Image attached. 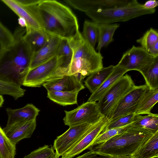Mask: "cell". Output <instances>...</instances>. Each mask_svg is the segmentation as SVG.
<instances>
[{"instance_id":"26","label":"cell","mask_w":158,"mask_h":158,"mask_svg":"<svg viewBox=\"0 0 158 158\" xmlns=\"http://www.w3.org/2000/svg\"><path fill=\"white\" fill-rule=\"evenodd\" d=\"M78 92L48 91L47 97L53 102L63 106L77 104Z\"/></svg>"},{"instance_id":"3","label":"cell","mask_w":158,"mask_h":158,"mask_svg":"<svg viewBox=\"0 0 158 158\" xmlns=\"http://www.w3.org/2000/svg\"><path fill=\"white\" fill-rule=\"evenodd\" d=\"M68 40L72 56L68 64L59 70L58 77L73 75L82 82L85 77L103 67L102 54L84 40L80 32Z\"/></svg>"},{"instance_id":"6","label":"cell","mask_w":158,"mask_h":158,"mask_svg":"<svg viewBox=\"0 0 158 158\" xmlns=\"http://www.w3.org/2000/svg\"><path fill=\"white\" fill-rule=\"evenodd\" d=\"M135 86L130 76L126 74L123 76L97 102L100 113L108 118L123 98Z\"/></svg>"},{"instance_id":"4","label":"cell","mask_w":158,"mask_h":158,"mask_svg":"<svg viewBox=\"0 0 158 158\" xmlns=\"http://www.w3.org/2000/svg\"><path fill=\"white\" fill-rule=\"evenodd\" d=\"M153 134L146 129L135 127L131 124L122 133L88 149L110 156H131Z\"/></svg>"},{"instance_id":"27","label":"cell","mask_w":158,"mask_h":158,"mask_svg":"<svg viewBox=\"0 0 158 158\" xmlns=\"http://www.w3.org/2000/svg\"><path fill=\"white\" fill-rule=\"evenodd\" d=\"M132 125L145 128L154 133L158 131V114L151 113L144 116L139 115Z\"/></svg>"},{"instance_id":"42","label":"cell","mask_w":158,"mask_h":158,"mask_svg":"<svg viewBox=\"0 0 158 158\" xmlns=\"http://www.w3.org/2000/svg\"><path fill=\"white\" fill-rule=\"evenodd\" d=\"M3 48H3L2 47L0 43V54H1Z\"/></svg>"},{"instance_id":"23","label":"cell","mask_w":158,"mask_h":158,"mask_svg":"<svg viewBox=\"0 0 158 158\" xmlns=\"http://www.w3.org/2000/svg\"><path fill=\"white\" fill-rule=\"evenodd\" d=\"M97 23L98 36L96 49L100 52L103 48L108 46L113 40V36L119 25L117 23Z\"/></svg>"},{"instance_id":"19","label":"cell","mask_w":158,"mask_h":158,"mask_svg":"<svg viewBox=\"0 0 158 158\" xmlns=\"http://www.w3.org/2000/svg\"><path fill=\"white\" fill-rule=\"evenodd\" d=\"M128 71L117 64L110 75L102 85L92 93L87 102L98 101L111 87Z\"/></svg>"},{"instance_id":"38","label":"cell","mask_w":158,"mask_h":158,"mask_svg":"<svg viewBox=\"0 0 158 158\" xmlns=\"http://www.w3.org/2000/svg\"><path fill=\"white\" fill-rule=\"evenodd\" d=\"M158 5V1L156 0H149L147 1L143 4V6L144 8L152 10L155 9V8Z\"/></svg>"},{"instance_id":"7","label":"cell","mask_w":158,"mask_h":158,"mask_svg":"<svg viewBox=\"0 0 158 158\" xmlns=\"http://www.w3.org/2000/svg\"><path fill=\"white\" fill-rule=\"evenodd\" d=\"M41 0H1L25 23L26 30L43 29L38 9Z\"/></svg>"},{"instance_id":"33","label":"cell","mask_w":158,"mask_h":158,"mask_svg":"<svg viewBox=\"0 0 158 158\" xmlns=\"http://www.w3.org/2000/svg\"><path fill=\"white\" fill-rule=\"evenodd\" d=\"M131 124L121 127L112 128L103 131L89 147L106 141L113 136L124 131Z\"/></svg>"},{"instance_id":"32","label":"cell","mask_w":158,"mask_h":158,"mask_svg":"<svg viewBox=\"0 0 158 158\" xmlns=\"http://www.w3.org/2000/svg\"><path fill=\"white\" fill-rule=\"evenodd\" d=\"M139 115L134 113H131L110 120L109 121L103 131L112 128L121 127L131 124L136 121Z\"/></svg>"},{"instance_id":"18","label":"cell","mask_w":158,"mask_h":158,"mask_svg":"<svg viewBox=\"0 0 158 158\" xmlns=\"http://www.w3.org/2000/svg\"><path fill=\"white\" fill-rule=\"evenodd\" d=\"M36 127V119L4 127L3 130L7 137L16 145L21 140L31 137Z\"/></svg>"},{"instance_id":"15","label":"cell","mask_w":158,"mask_h":158,"mask_svg":"<svg viewBox=\"0 0 158 158\" xmlns=\"http://www.w3.org/2000/svg\"><path fill=\"white\" fill-rule=\"evenodd\" d=\"M42 85L48 91L78 92L85 88L82 82L73 75H64L47 81Z\"/></svg>"},{"instance_id":"9","label":"cell","mask_w":158,"mask_h":158,"mask_svg":"<svg viewBox=\"0 0 158 158\" xmlns=\"http://www.w3.org/2000/svg\"><path fill=\"white\" fill-rule=\"evenodd\" d=\"M65 116L63 120L65 125L69 127L83 124H93L104 116L100 112L98 103L87 102L74 110H64Z\"/></svg>"},{"instance_id":"34","label":"cell","mask_w":158,"mask_h":158,"mask_svg":"<svg viewBox=\"0 0 158 158\" xmlns=\"http://www.w3.org/2000/svg\"><path fill=\"white\" fill-rule=\"evenodd\" d=\"M72 51L68 40L62 39L58 50L57 56H61L64 59V62L60 67L61 69L65 67L70 62L72 56Z\"/></svg>"},{"instance_id":"28","label":"cell","mask_w":158,"mask_h":158,"mask_svg":"<svg viewBox=\"0 0 158 158\" xmlns=\"http://www.w3.org/2000/svg\"><path fill=\"white\" fill-rule=\"evenodd\" d=\"M81 34L84 40L93 48H95L98 40L97 23L85 20L83 24L82 33Z\"/></svg>"},{"instance_id":"20","label":"cell","mask_w":158,"mask_h":158,"mask_svg":"<svg viewBox=\"0 0 158 158\" xmlns=\"http://www.w3.org/2000/svg\"><path fill=\"white\" fill-rule=\"evenodd\" d=\"M52 35L42 29L26 30L23 38L34 52L41 48Z\"/></svg>"},{"instance_id":"22","label":"cell","mask_w":158,"mask_h":158,"mask_svg":"<svg viewBox=\"0 0 158 158\" xmlns=\"http://www.w3.org/2000/svg\"><path fill=\"white\" fill-rule=\"evenodd\" d=\"M114 66L103 67L91 74L84 81L85 85L92 94L99 88L112 72Z\"/></svg>"},{"instance_id":"39","label":"cell","mask_w":158,"mask_h":158,"mask_svg":"<svg viewBox=\"0 0 158 158\" xmlns=\"http://www.w3.org/2000/svg\"><path fill=\"white\" fill-rule=\"evenodd\" d=\"M110 158H134L131 156H111Z\"/></svg>"},{"instance_id":"24","label":"cell","mask_w":158,"mask_h":158,"mask_svg":"<svg viewBox=\"0 0 158 158\" xmlns=\"http://www.w3.org/2000/svg\"><path fill=\"white\" fill-rule=\"evenodd\" d=\"M158 101V88L149 90L141 98L135 114L138 115L148 114Z\"/></svg>"},{"instance_id":"16","label":"cell","mask_w":158,"mask_h":158,"mask_svg":"<svg viewBox=\"0 0 158 158\" xmlns=\"http://www.w3.org/2000/svg\"><path fill=\"white\" fill-rule=\"evenodd\" d=\"M6 110L8 116L6 127L36 119L40 111L38 108L32 104H27L24 106L17 109L7 108Z\"/></svg>"},{"instance_id":"13","label":"cell","mask_w":158,"mask_h":158,"mask_svg":"<svg viewBox=\"0 0 158 158\" xmlns=\"http://www.w3.org/2000/svg\"><path fill=\"white\" fill-rule=\"evenodd\" d=\"M109 122L108 118L104 117L94 123L87 134L72 148L62 156L61 158H72L88 149L103 131Z\"/></svg>"},{"instance_id":"36","label":"cell","mask_w":158,"mask_h":158,"mask_svg":"<svg viewBox=\"0 0 158 158\" xmlns=\"http://www.w3.org/2000/svg\"><path fill=\"white\" fill-rule=\"evenodd\" d=\"M54 153L52 146L45 145L31 152L23 158H48Z\"/></svg>"},{"instance_id":"12","label":"cell","mask_w":158,"mask_h":158,"mask_svg":"<svg viewBox=\"0 0 158 158\" xmlns=\"http://www.w3.org/2000/svg\"><path fill=\"white\" fill-rule=\"evenodd\" d=\"M148 89L145 84L135 85L121 101L108 118L109 121L124 115L135 114L141 98Z\"/></svg>"},{"instance_id":"2","label":"cell","mask_w":158,"mask_h":158,"mask_svg":"<svg viewBox=\"0 0 158 158\" xmlns=\"http://www.w3.org/2000/svg\"><path fill=\"white\" fill-rule=\"evenodd\" d=\"M38 6L43 29L51 35L69 40L80 32L76 16L66 6L56 0H41Z\"/></svg>"},{"instance_id":"5","label":"cell","mask_w":158,"mask_h":158,"mask_svg":"<svg viewBox=\"0 0 158 158\" xmlns=\"http://www.w3.org/2000/svg\"><path fill=\"white\" fill-rule=\"evenodd\" d=\"M155 11V9H145L143 4L136 0H132L131 2L125 5L105 10H89L85 13L93 22L111 24L114 22H125L141 15L153 14Z\"/></svg>"},{"instance_id":"30","label":"cell","mask_w":158,"mask_h":158,"mask_svg":"<svg viewBox=\"0 0 158 158\" xmlns=\"http://www.w3.org/2000/svg\"><path fill=\"white\" fill-rule=\"evenodd\" d=\"M25 91L20 86L0 80V95H8L16 100L23 96Z\"/></svg>"},{"instance_id":"41","label":"cell","mask_w":158,"mask_h":158,"mask_svg":"<svg viewBox=\"0 0 158 158\" xmlns=\"http://www.w3.org/2000/svg\"><path fill=\"white\" fill-rule=\"evenodd\" d=\"M59 157L55 153L48 158H59Z\"/></svg>"},{"instance_id":"11","label":"cell","mask_w":158,"mask_h":158,"mask_svg":"<svg viewBox=\"0 0 158 158\" xmlns=\"http://www.w3.org/2000/svg\"><path fill=\"white\" fill-rule=\"evenodd\" d=\"M156 58L150 55L141 47L133 45L123 54L117 65L125 69L128 72L136 70L140 72L152 63Z\"/></svg>"},{"instance_id":"17","label":"cell","mask_w":158,"mask_h":158,"mask_svg":"<svg viewBox=\"0 0 158 158\" xmlns=\"http://www.w3.org/2000/svg\"><path fill=\"white\" fill-rule=\"evenodd\" d=\"M62 39L52 36L48 41L33 54L30 69H32L57 55Z\"/></svg>"},{"instance_id":"10","label":"cell","mask_w":158,"mask_h":158,"mask_svg":"<svg viewBox=\"0 0 158 158\" xmlns=\"http://www.w3.org/2000/svg\"><path fill=\"white\" fill-rule=\"evenodd\" d=\"M94 123L70 127L64 133L57 136L54 141L53 148L58 156H62L77 143Z\"/></svg>"},{"instance_id":"35","label":"cell","mask_w":158,"mask_h":158,"mask_svg":"<svg viewBox=\"0 0 158 158\" xmlns=\"http://www.w3.org/2000/svg\"><path fill=\"white\" fill-rule=\"evenodd\" d=\"M15 40L13 34L0 21V43L3 48H6L12 45Z\"/></svg>"},{"instance_id":"37","label":"cell","mask_w":158,"mask_h":158,"mask_svg":"<svg viewBox=\"0 0 158 158\" xmlns=\"http://www.w3.org/2000/svg\"><path fill=\"white\" fill-rule=\"evenodd\" d=\"M110 156L100 154L90 150L76 158H110Z\"/></svg>"},{"instance_id":"25","label":"cell","mask_w":158,"mask_h":158,"mask_svg":"<svg viewBox=\"0 0 158 158\" xmlns=\"http://www.w3.org/2000/svg\"><path fill=\"white\" fill-rule=\"evenodd\" d=\"M139 72L144 77L149 90L158 88V57Z\"/></svg>"},{"instance_id":"8","label":"cell","mask_w":158,"mask_h":158,"mask_svg":"<svg viewBox=\"0 0 158 158\" xmlns=\"http://www.w3.org/2000/svg\"><path fill=\"white\" fill-rule=\"evenodd\" d=\"M63 57L56 56L30 69L23 81V86L40 87L44 83L56 78L58 69L64 62Z\"/></svg>"},{"instance_id":"40","label":"cell","mask_w":158,"mask_h":158,"mask_svg":"<svg viewBox=\"0 0 158 158\" xmlns=\"http://www.w3.org/2000/svg\"><path fill=\"white\" fill-rule=\"evenodd\" d=\"M4 100L2 95H0V107H1L4 103Z\"/></svg>"},{"instance_id":"21","label":"cell","mask_w":158,"mask_h":158,"mask_svg":"<svg viewBox=\"0 0 158 158\" xmlns=\"http://www.w3.org/2000/svg\"><path fill=\"white\" fill-rule=\"evenodd\" d=\"M134 158L158 157V131L153 134L132 155Z\"/></svg>"},{"instance_id":"31","label":"cell","mask_w":158,"mask_h":158,"mask_svg":"<svg viewBox=\"0 0 158 158\" xmlns=\"http://www.w3.org/2000/svg\"><path fill=\"white\" fill-rule=\"evenodd\" d=\"M136 42L148 52L152 48L158 43V31L151 28L141 37L137 39Z\"/></svg>"},{"instance_id":"29","label":"cell","mask_w":158,"mask_h":158,"mask_svg":"<svg viewBox=\"0 0 158 158\" xmlns=\"http://www.w3.org/2000/svg\"><path fill=\"white\" fill-rule=\"evenodd\" d=\"M16 145L7 137L0 126V158H15Z\"/></svg>"},{"instance_id":"1","label":"cell","mask_w":158,"mask_h":158,"mask_svg":"<svg viewBox=\"0 0 158 158\" xmlns=\"http://www.w3.org/2000/svg\"><path fill=\"white\" fill-rule=\"evenodd\" d=\"M26 32L25 27L17 28L14 43L0 54V80L20 87L30 69L34 53L23 38Z\"/></svg>"},{"instance_id":"14","label":"cell","mask_w":158,"mask_h":158,"mask_svg":"<svg viewBox=\"0 0 158 158\" xmlns=\"http://www.w3.org/2000/svg\"><path fill=\"white\" fill-rule=\"evenodd\" d=\"M132 0H64L74 8L85 13L92 10H105L125 5Z\"/></svg>"}]
</instances>
